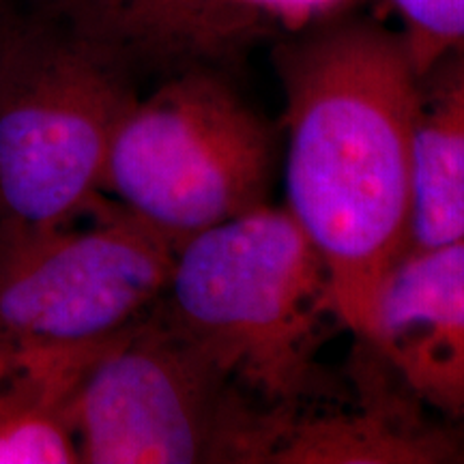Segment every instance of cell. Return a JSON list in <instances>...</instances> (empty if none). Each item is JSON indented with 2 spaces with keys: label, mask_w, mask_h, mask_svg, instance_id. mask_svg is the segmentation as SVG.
<instances>
[{
  "label": "cell",
  "mask_w": 464,
  "mask_h": 464,
  "mask_svg": "<svg viewBox=\"0 0 464 464\" xmlns=\"http://www.w3.org/2000/svg\"><path fill=\"white\" fill-rule=\"evenodd\" d=\"M110 340L75 346L20 344L14 370L0 381V464L80 462L69 406L92 359Z\"/></svg>",
  "instance_id": "9"
},
{
  "label": "cell",
  "mask_w": 464,
  "mask_h": 464,
  "mask_svg": "<svg viewBox=\"0 0 464 464\" xmlns=\"http://www.w3.org/2000/svg\"><path fill=\"white\" fill-rule=\"evenodd\" d=\"M411 168L413 211L406 252L462 239L464 48L437 58L417 73Z\"/></svg>",
  "instance_id": "8"
},
{
  "label": "cell",
  "mask_w": 464,
  "mask_h": 464,
  "mask_svg": "<svg viewBox=\"0 0 464 464\" xmlns=\"http://www.w3.org/2000/svg\"><path fill=\"white\" fill-rule=\"evenodd\" d=\"M20 344L11 340L9 335L0 329V381L14 370L17 357H20Z\"/></svg>",
  "instance_id": "14"
},
{
  "label": "cell",
  "mask_w": 464,
  "mask_h": 464,
  "mask_svg": "<svg viewBox=\"0 0 464 464\" xmlns=\"http://www.w3.org/2000/svg\"><path fill=\"white\" fill-rule=\"evenodd\" d=\"M286 123V207L327 269L335 316L365 340L409 246L413 58L400 31L334 15L274 52Z\"/></svg>",
  "instance_id": "1"
},
{
  "label": "cell",
  "mask_w": 464,
  "mask_h": 464,
  "mask_svg": "<svg viewBox=\"0 0 464 464\" xmlns=\"http://www.w3.org/2000/svg\"><path fill=\"white\" fill-rule=\"evenodd\" d=\"M48 17L92 48L130 61H189L185 0H34Z\"/></svg>",
  "instance_id": "11"
},
{
  "label": "cell",
  "mask_w": 464,
  "mask_h": 464,
  "mask_svg": "<svg viewBox=\"0 0 464 464\" xmlns=\"http://www.w3.org/2000/svg\"><path fill=\"white\" fill-rule=\"evenodd\" d=\"M0 222V329L22 346L106 342L164 295L177 246L127 208L92 219Z\"/></svg>",
  "instance_id": "6"
},
{
  "label": "cell",
  "mask_w": 464,
  "mask_h": 464,
  "mask_svg": "<svg viewBox=\"0 0 464 464\" xmlns=\"http://www.w3.org/2000/svg\"><path fill=\"white\" fill-rule=\"evenodd\" d=\"M348 0H185L191 63L228 56L269 31L293 34L338 15Z\"/></svg>",
  "instance_id": "12"
},
{
  "label": "cell",
  "mask_w": 464,
  "mask_h": 464,
  "mask_svg": "<svg viewBox=\"0 0 464 464\" xmlns=\"http://www.w3.org/2000/svg\"><path fill=\"white\" fill-rule=\"evenodd\" d=\"M365 342L417 402L464 430V237L393 265Z\"/></svg>",
  "instance_id": "7"
},
{
  "label": "cell",
  "mask_w": 464,
  "mask_h": 464,
  "mask_svg": "<svg viewBox=\"0 0 464 464\" xmlns=\"http://www.w3.org/2000/svg\"><path fill=\"white\" fill-rule=\"evenodd\" d=\"M274 168L269 123L228 80L194 63L127 108L102 189L179 247L266 205Z\"/></svg>",
  "instance_id": "5"
},
{
  "label": "cell",
  "mask_w": 464,
  "mask_h": 464,
  "mask_svg": "<svg viewBox=\"0 0 464 464\" xmlns=\"http://www.w3.org/2000/svg\"><path fill=\"white\" fill-rule=\"evenodd\" d=\"M3 24H5V15H3V0H0V31H3Z\"/></svg>",
  "instance_id": "15"
},
{
  "label": "cell",
  "mask_w": 464,
  "mask_h": 464,
  "mask_svg": "<svg viewBox=\"0 0 464 464\" xmlns=\"http://www.w3.org/2000/svg\"><path fill=\"white\" fill-rule=\"evenodd\" d=\"M290 415L243 392L155 305L92 359L69 406L86 464H269Z\"/></svg>",
  "instance_id": "3"
},
{
  "label": "cell",
  "mask_w": 464,
  "mask_h": 464,
  "mask_svg": "<svg viewBox=\"0 0 464 464\" xmlns=\"http://www.w3.org/2000/svg\"><path fill=\"white\" fill-rule=\"evenodd\" d=\"M127 65L44 15L0 31V222L45 224L100 196Z\"/></svg>",
  "instance_id": "4"
},
{
  "label": "cell",
  "mask_w": 464,
  "mask_h": 464,
  "mask_svg": "<svg viewBox=\"0 0 464 464\" xmlns=\"http://www.w3.org/2000/svg\"><path fill=\"white\" fill-rule=\"evenodd\" d=\"M155 310L243 392L295 413L314 390L327 269L286 207L269 202L181 243Z\"/></svg>",
  "instance_id": "2"
},
{
  "label": "cell",
  "mask_w": 464,
  "mask_h": 464,
  "mask_svg": "<svg viewBox=\"0 0 464 464\" xmlns=\"http://www.w3.org/2000/svg\"><path fill=\"white\" fill-rule=\"evenodd\" d=\"M464 460L460 432L421 421L415 411L368 409L299 420L290 415L269 462L276 464H440Z\"/></svg>",
  "instance_id": "10"
},
{
  "label": "cell",
  "mask_w": 464,
  "mask_h": 464,
  "mask_svg": "<svg viewBox=\"0 0 464 464\" xmlns=\"http://www.w3.org/2000/svg\"><path fill=\"white\" fill-rule=\"evenodd\" d=\"M402 37L421 73L440 56L464 48V0H390Z\"/></svg>",
  "instance_id": "13"
}]
</instances>
